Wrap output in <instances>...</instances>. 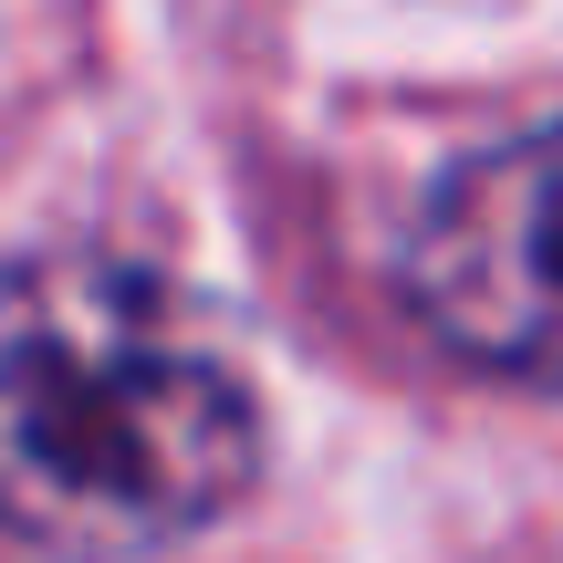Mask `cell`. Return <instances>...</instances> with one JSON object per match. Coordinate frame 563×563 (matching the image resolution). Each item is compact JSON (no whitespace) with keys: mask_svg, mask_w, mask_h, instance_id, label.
<instances>
[{"mask_svg":"<svg viewBox=\"0 0 563 563\" xmlns=\"http://www.w3.org/2000/svg\"><path fill=\"white\" fill-rule=\"evenodd\" d=\"M262 470V397L199 292L115 251L0 272V532L136 563L209 532Z\"/></svg>","mask_w":563,"mask_h":563,"instance_id":"obj_1","label":"cell"},{"mask_svg":"<svg viewBox=\"0 0 563 563\" xmlns=\"http://www.w3.org/2000/svg\"><path fill=\"white\" fill-rule=\"evenodd\" d=\"M407 302L460 365L563 386V115L449 167L407 241Z\"/></svg>","mask_w":563,"mask_h":563,"instance_id":"obj_2","label":"cell"}]
</instances>
